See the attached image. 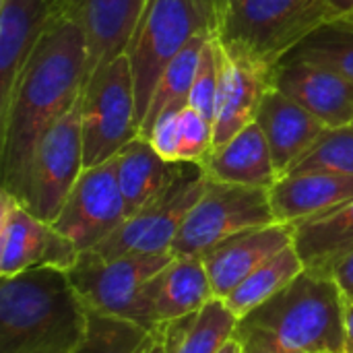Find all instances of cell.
Returning a JSON list of instances; mask_svg holds the SVG:
<instances>
[{
  "mask_svg": "<svg viewBox=\"0 0 353 353\" xmlns=\"http://www.w3.org/2000/svg\"><path fill=\"white\" fill-rule=\"evenodd\" d=\"M87 43L79 25L52 17L0 114L2 190L17 196L41 137L81 99Z\"/></svg>",
  "mask_w": 353,
  "mask_h": 353,
  "instance_id": "obj_1",
  "label": "cell"
},
{
  "mask_svg": "<svg viewBox=\"0 0 353 353\" xmlns=\"http://www.w3.org/2000/svg\"><path fill=\"white\" fill-rule=\"evenodd\" d=\"M343 300L333 279L304 271L238 321L242 353H343Z\"/></svg>",
  "mask_w": 353,
  "mask_h": 353,
  "instance_id": "obj_2",
  "label": "cell"
},
{
  "mask_svg": "<svg viewBox=\"0 0 353 353\" xmlns=\"http://www.w3.org/2000/svg\"><path fill=\"white\" fill-rule=\"evenodd\" d=\"M85 329L87 308L66 271L0 277V353H72Z\"/></svg>",
  "mask_w": 353,
  "mask_h": 353,
  "instance_id": "obj_3",
  "label": "cell"
},
{
  "mask_svg": "<svg viewBox=\"0 0 353 353\" xmlns=\"http://www.w3.org/2000/svg\"><path fill=\"white\" fill-rule=\"evenodd\" d=\"M337 19L329 0H217L215 37L234 56L275 70L306 35Z\"/></svg>",
  "mask_w": 353,
  "mask_h": 353,
  "instance_id": "obj_4",
  "label": "cell"
},
{
  "mask_svg": "<svg viewBox=\"0 0 353 353\" xmlns=\"http://www.w3.org/2000/svg\"><path fill=\"white\" fill-rule=\"evenodd\" d=\"M217 0H147L126 48L139 122H143L153 89L174 56L196 35H215Z\"/></svg>",
  "mask_w": 353,
  "mask_h": 353,
  "instance_id": "obj_5",
  "label": "cell"
},
{
  "mask_svg": "<svg viewBox=\"0 0 353 353\" xmlns=\"http://www.w3.org/2000/svg\"><path fill=\"white\" fill-rule=\"evenodd\" d=\"M209 176L201 161H176L168 184L99 246V256L120 254H172L176 236L207 188Z\"/></svg>",
  "mask_w": 353,
  "mask_h": 353,
  "instance_id": "obj_6",
  "label": "cell"
},
{
  "mask_svg": "<svg viewBox=\"0 0 353 353\" xmlns=\"http://www.w3.org/2000/svg\"><path fill=\"white\" fill-rule=\"evenodd\" d=\"M81 132L85 168L114 159L122 147L141 137L137 91L128 56L97 68L81 95Z\"/></svg>",
  "mask_w": 353,
  "mask_h": 353,
  "instance_id": "obj_7",
  "label": "cell"
},
{
  "mask_svg": "<svg viewBox=\"0 0 353 353\" xmlns=\"http://www.w3.org/2000/svg\"><path fill=\"white\" fill-rule=\"evenodd\" d=\"M271 223L277 221L267 188L228 184L209 178L203 196L190 209L176 236L172 254L203 259L221 242Z\"/></svg>",
  "mask_w": 353,
  "mask_h": 353,
  "instance_id": "obj_8",
  "label": "cell"
},
{
  "mask_svg": "<svg viewBox=\"0 0 353 353\" xmlns=\"http://www.w3.org/2000/svg\"><path fill=\"white\" fill-rule=\"evenodd\" d=\"M83 170L85 157L79 99V103L41 137L14 199L39 219L54 223Z\"/></svg>",
  "mask_w": 353,
  "mask_h": 353,
  "instance_id": "obj_9",
  "label": "cell"
},
{
  "mask_svg": "<svg viewBox=\"0 0 353 353\" xmlns=\"http://www.w3.org/2000/svg\"><path fill=\"white\" fill-rule=\"evenodd\" d=\"M172 259L174 254L134 252L105 259L87 250L79 254L66 273L87 310L126 319L143 285L170 265Z\"/></svg>",
  "mask_w": 353,
  "mask_h": 353,
  "instance_id": "obj_10",
  "label": "cell"
},
{
  "mask_svg": "<svg viewBox=\"0 0 353 353\" xmlns=\"http://www.w3.org/2000/svg\"><path fill=\"white\" fill-rule=\"evenodd\" d=\"M126 219V207L118 184L116 159L85 168L72 186L60 215L52 223L79 252L105 242Z\"/></svg>",
  "mask_w": 353,
  "mask_h": 353,
  "instance_id": "obj_11",
  "label": "cell"
},
{
  "mask_svg": "<svg viewBox=\"0 0 353 353\" xmlns=\"http://www.w3.org/2000/svg\"><path fill=\"white\" fill-rule=\"evenodd\" d=\"M79 254L52 223L33 215L6 190L0 192V277L43 267L70 271Z\"/></svg>",
  "mask_w": 353,
  "mask_h": 353,
  "instance_id": "obj_12",
  "label": "cell"
},
{
  "mask_svg": "<svg viewBox=\"0 0 353 353\" xmlns=\"http://www.w3.org/2000/svg\"><path fill=\"white\" fill-rule=\"evenodd\" d=\"M213 298L203 259L174 256L143 285L126 319L161 335V327L199 312Z\"/></svg>",
  "mask_w": 353,
  "mask_h": 353,
  "instance_id": "obj_13",
  "label": "cell"
},
{
  "mask_svg": "<svg viewBox=\"0 0 353 353\" xmlns=\"http://www.w3.org/2000/svg\"><path fill=\"white\" fill-rule=\"evenodd\" d=\"M145 6L147 0H58L52 6L50 19H70L85 35V85L97 68L126 54Z\"/></svg>",
  "mask_w": 353,
  "mask_h": 353,
  "instance_id": "obj_14",
  "label": "cell"
},
{
  "mask_svg": "<svg viewBox=\"0 0 353 353\" xmlns=\"http://www.w3.org/2000/svg\"><path fill=\"white\" fill-rule=\"evenodd\" d=\"M273 85L329 128L353 124V81L331 68L306 60H281Z\"/></svg>",
  "mask_w": 353,
  "mask_h": 353,
  "instance_id": "obj_15",
  "label": "cell"
},
{
  "mask_svg": "<svg viewBox=\"0 0 353 353\" xmlns=\"http://www.w3.org/2000/svg\"><path fill=\"white\" fill-rule=\"evenodd\" d=\"M294 244V225L271 223L242 232L203 256L215 298L230 296L252 271Z\"/></svg>",
  "mask_w": 353,
  "mask_h": 353,
  "instance_id": "obj_16",
  "label": "cell"
},
{
  "mask_svg": "<svg viewBox=\"0 0 353 353\" xmlns=\"http://www.w3.org/2000/svg\"><path fill=\"white\" fill-rule=\"evenodd\" d=\"M275 70L234 58L221 48V89L213 122V147L234 139L256 122L263 95L273 87Z\"/></svg>",
  "mask_w": 353,
  "mask_h": 353,
  "instance_id": "obj_17",
  "label": "cell"
},
{
  "mask_svg": "<svg viewBox=\"0 0 353 353\" xmlns=\"http://www.w3.org/2000/svg\"><path fill=\"white\" fill-rule=\"evenodd\" d=\"M277 223L300 225L353 199V176L331 172L285 174L269 190Z\"/></svg>",
  "mask_w": 353,
  "mask_h": 353,
  "instance_id": "obj_18",
  "label": "cell"
},
{
  "mask_svg": "<svg viewBox=\"0 0 353 353\" xmlns=\"http://www.w3.org/2000/svg\"><path fill=\"white\" fill-rule=\"evenodd\" d=\"M256 122L271 147L279 176H285L329 128L292 97L281 93L275 85L263 95Z\"/></svg>",
  "mask_w": 353,
  "mask_h": 353,
  "instance_id": "obj_19",
  "label": "cell"
},
{
  "mask_svg": "<svg viewBox=\"0 0 353 353\" xmlns=\"http://www.w3.org/2000/svg\"><path fill=\"white\" fill-rule=\"evenodd\" d=\"M48 0H0V114L35 43L50 23Z\"/></svg>",
  "mask_w": 353,
  "mask_h": 353,
  "instance_id": "obj_20",
  "label": "cell"
},
{
  "mask_svg": "<svg viewBox=\"0 0 353 353\" xmlns=\"http://www.w3.org/2000/svg\"><path fill=\"white\" fill-rule=\"evenodd\" d=\"M201 163L211 180L228 184L271 190L281 178L259 122L248 124L228 143L213 147Z\"/></svg>",
  "mask_w": 353,
  "mask_h": 353,
  "instance_id": "obj_21",
  "label": "cell"
},
{
  "mask_svg": "<svg viewBox=\"0 0 353 353\" xmlns=\"http://www.w3.org/2000/svg\"><path fill=\"white\" fill-rule=\"evenodd\" d=\"M294 248L306 271L333 279L339 263L353 252V199L327 215L296 225Z\"/></svg>",
  "mask_w": 353,
  "mask_h": 353,
  "instance_id": "obj_22",
  "label": "cell"
},
{
  "mask_svg": "<svg viewBox=\"0 0 353 353\" xmlns=\"http://www.w3.org/2000/svg\"><path fill=\"white\" fill-rule=\"evenodd\" d=\"M238 321L221 298H213L199 312L161 327L159 341L168 353H219L234 339Z\"/></svg>",
  "mask_w": 353,
  "mask_h": 353,
  "instance_id": "obj_23",
  "label": "cell"
},
{
  "mask_svg": "<svg viewBox=\"0 0 353 353\" xmlns=\"http://www.w3.org/2000/svg\"><path fill=\"white\" fill-rule=\"evenodd\" d=\"M114 159L126 217L137 213L168 184L176 163L165 161L145 137H137L134 141H130Z\"/></svg>",
  "mask_w": 353,
  "mask_h": 353,
  "instance_id": "obj_24",
  "label": "cell"
},
{
  "mask_svg": "<svg viewBox=\"0 0 353 353\" xmlns=\"http://www.w3.org/2000/svg\"><path fill=\"white\" fill-rule=\"evenodd\" d=\"M304 271L306 267L292 244L267 263H263L256 271H252L230 296L223 298V302L238 319H242L265 302H269L271 298H275L277 294H281Z\"/></svg>",
  "mask_w": 353,
  "mask_h": 353,
  "instance_id": "obj_25",
  "label": "cell"
},
{
  "mask_svg": "<svg viewBox=\"0 0 353 353\" xmlns=\"http://www.w3.org/2000/svg\"><path fill=\"white\" fill-rule=\"evenodd\" d=\"M213 35H196L192 37L176 56L174 60L165 66V70L161 72L153 95L149 99V108L147 114L141 122V137H147V132L151 130V126L155 124V120L170 108H184L188 105V97H190V89H192V81L199 68V60L201 54L207 46V41Z\"/></svg>",
  "mask_w": 353,
  "mask_h": 353,
  "instance_id": "obj_26",
  "label": "cell"
},
{
  "mask_svg": "<svg viewBox=\"0 0 353 353\" xmlns=\"http://www.w3.org/2000/svg\"><path fill=\"white\" fill-rule=\"evenodd\" d=\"M161 335L130 319L87 310V329L72 353H151Z\"/></svg>",
  "mask_w": 353,
  "mask_h": 353,
  "instance_id": "obj_27",
  "label": "cell"
},
{
  "mask_svg": "<svg viewBox=\"0 0 353 353\" xmlns=\"http://www.w3.org/2000/svg\"><path fill=\"white\" fill-rule=\"evenodd\" d=\"M283 60H306L353 81V21L337 17L319 25Z\"/></svg>",
  "mask_w": 353,
  "mask_h": 353,
  "instance_id": "obj_28",
  "label": "cell"
},
{
  "mask_svg": "<svg viewBox=\"0 0 353 353\" xmlns=\"http://www.w3.org/2000/svg\"><path fill=\"white\" fill-rule=\"evenodd\" d=\"M331 172L353 176V124L327 128L288 174Z\"/></svg>",
  "mask_w": 353,
  "mask_h": 353,
  "instance_id": "obj_29",
  "label": "cell"
},
{
  "mask_svg": "<svg viewBox=\"0 0 353 353\" xmlns=\"http://www.w3.org/2000/svg\"><path fill=\"white\" fill-rule=\"evenodd\" d=\"M219 89H221V43L213 35L201 54L199 68H196L190 97H188V105H192L205 118L215 122Z\"/></svg>",
  "mask_w": 353,
  "mask_h": 353,
  "instance_id": "obj_30",
  "label": "cell"
},
{
  "mask_svg": "<svg viewBox=\"0 0 353 353\" xmlns=\"http://www.w3.org/2000/svg\"><path fill=\"white\" fill-rule=\"evenodd\" d=\"M213 149V122L192 105L178 114V151L180 161H203Z\"/></svg>",
  "mask_w": 353,
  "mask_h": 353,
  "instance_id": "obj_31",
  "label": "cell"
},
{
  "mask_svg": "<svg viewBox=\"0 0 353 353\" xmlns=\"http://www.w3.org/2000/svg\"><path fill=\"white\" fill-rule=\"evenodd\" d=\"M182 108H170L165 110L151 130L147 132V141L153 145V149L165 159V161H180V151H178V114Z\"/></svg>",
  "mask_w": 353,
  "mask_h": 353,
  "instance_id": "obj_32",
  "label": "cell"
},
{
  "mask_svg": "<svg viewBox=\"0 0 353 353\" xmlns=\"http://www.w3.org/2000/svg\"><path fill=\"white\" fill-rule=\"evenodd\" d=\"M333 281L337 283L339 288V294H341V300L343 304H352L353 302V252L339 263V267L335 269L333 273Z\"/></svg>",
  "mask_w": 353,
  "mask_h": 353,
  "instance_id": "obj_33",
  "label": "cell"
},
{
  "mask_svg": "<svg viewBox=\"0 0 353 353\" xmlns=\"http://www.w3.org/2000/svg\"><path fill=\"white\" fill-rule=\"evenodd\" d=\"M343 353H353V302L343 308Z\"/></svg>",
  "mask_w": 353,
  "mask_h": 353,
  "instance_id": "obj_34",
  "label": "cell"
},
{
  "mask_svg": "<svg viewBox=\"0 0 353 353\" xmlns=\"http://www.w3.org/2000/svg\"><path fill=\"white\" fill-rule=\"evenodd\" d=\"M329 4L337 17H347L353 10V0H329Z\"/></svg>",
  "mask_w": 353,
  "mask_h": 353,
  "instance_id": "obj_35",
  "label": "cell"
},
{
  "mask_svg": "<svg viewBox=\"0 0 353 353\" xmlns=\"http://www.w3.org/2000/svg\"><path fill=\"white\" fill-rule=\"evenodd\" d=\"M219 353H242V345L238 343V339H232Z\"/></svg>",
  "mask_w": 353,
  "mask_h": 353,
  "instance_id": "obj_36",
  "label": "cell"
},
{
  "mask_svg": "<svg viewBox=\"0 0 353 353\" xmlns=\"http://www.w3.org/2000/svg\"><path fill=\"white\" fill-rule=\"evenodd\" d=\"M151 353H168V352H165V347H163V343L159 341V343H157V345H155V347L151 350Z\"/></svg>",
  "mask_w": 353,
  "mask_h": 353,
  "instance_id": "obj_37",
  "label": "cell"
},
{
  "mask_svg": "<svg viewBox=\"0 0 353 353\" xmlns=\"http://www.w3.org/2000/svg\"><path fill=\"white\" fill-rule=\"evenodd\" d=\"M48 2H50V10H52V6H54V4H56L58 0H48Z\"/></svg>",
  "mask_w": 353,
  "mask_h": 353,
  "instance_id": "obj_38",
  "label": "cell"
},
{
  "mask_svg": "<svg viewBox=\"0 0 353 353\" xmlns=\"http://www.w3.org/2000/svg\"><path fill=\"white\" fill-rule=\"evenodd\" d=\"M347 19H352V21H353V10H352V12H350V14H347Z\"/></svg>",
  "mask_w": 353,
  "mask_h": 353,
  "instance_id": "obj_39",
  "label": "cell"
}]
</instances>
